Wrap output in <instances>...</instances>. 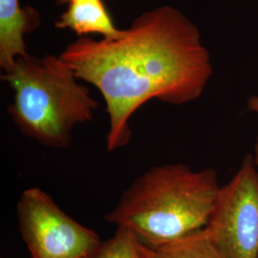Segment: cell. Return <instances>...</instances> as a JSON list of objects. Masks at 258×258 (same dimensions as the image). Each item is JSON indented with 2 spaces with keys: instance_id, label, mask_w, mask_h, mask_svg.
<instances>
[{
  "instance_id": "cell-8",
  "label": "cell",
  "mask_w": 258,
  "mask_h": 258,
  "mask_svg": "<svg viewBox=\"0 0 258 258\" xmlns=\"http://www.w3.org/2000/svg\"><path fill=\"white\" fill-rule=\"evenodd\" d=\"M139 249L142 258H227L205 228L159 247L140 243Z\"/></svg>"
},
{
  "instance_id": "cell-7",
  "label": "cell",
  "mask_w": 258,
  "mask_h": 258,
  "mask_svg": "<svg viewBox=\"0 0 258 258\" xmlns=\"http://www.w3.org/2000/svg\"><path fill=\"white\" fill-rule=\"evenodd\" d=\"M55 27L70 29L79 36L100 34L103 38H114L121 33L115 27L102 0L70 3L55 22Z\"/></svg>"
},
{
  "instance_id": "cell-10",
  "label": "cell",
  "mask_w": 258,
  "mask_h": 258,
  "mask_svg": "<svg viewBox=\"0 0 258 258\" xmlns=\"http://www.w3.org/2000/svg\"><path fill=\"white\" fill-rule=\"evenodd\" d=\"M247 104H248V109L249 111L258 115V95H254V96H251L250 98H249ZM251 155L253 157L254 164L258 168V137L256 138V142L253 147V154H251Z\"/></svg>"
},
{
  "instance_id": "cell-4",
  "label": "cell",
  "mask_w": 258,
  "mask_h": 258,
  "mask_svg": "<svg viewBox=\"0 0 258 258\" xmlns=\"http://www.w3.org/2000/svg\"><path fill=\"white\" fill-rule=\"evenodd\" d=\"M19 232L31 258H89L102 241L69 216L39 187H29L17 205Z\"/></svg>"
},
{
  "instance_id": "cell-1",
  "label": "cell",
  "mask_w": 258,
  "mask_h": 258,
  "mask_svg": "<svg viewBox=\"0 0 258 258\" xmlns=\"http://www.w3.org/2000/svg\"><path fill=\"white\" fill-rule=\"evenodd\" d=\"M59 56L102 94L108 152L127 147L130 118L143 104L154 99L175 105L194 102L213 72L198 28L170 6L142 14L117 37H80Z\"/></svg>"
},
{
  "instance_id": "cell-9",
  "label": "cell",
  "mask_w": 258,
  "mask_h": 258,
  "mask_svg": "<svg viewBox=\"0 0 258 258\" xmlns=\"http://www.w3.org/2000/svg\"><path fill=\"white\" fill-rule=\"evenodd\" d=\"M140 242L131 231L117 228L109 239L102 245L89 258H142L139 249Z\"/></svg>"
},
{
  "instance_id": "cell-3",
  "label": "cell",
  "mask_w": 258,
  "mask_h": 258,
  "mask_svg": "<svg viewBox=\"0 0 258 258\" xmlns=\"http://www.w3.org/2000/svg\"><path fill=\"white\" fill-rule=\"evenodd\" d=\"M2 80L14 91L7 109L13 122L26 137L47 148H67L73 130L91 121L99 107L60 56H19Z\"/></svg>"
},
{
  "instance_id": "cell-5",
  "label": "cell",
  "mask_w": 258,
  "mask_h": 258,
  "mask_svg": "<svg viewBox=\"0 0 258 258\" xmlns=\"http://www.w3.org/2000/svg\"><path fill=\"white\" fill-rule=\"evenodd\" d=\"M205 230L226 257L258 258V168L251 154L221 185Z\"/></svg>"
},
{
  "instance_id": "cell-6",
  "label": "cell",
  "mask_w": 258,
  "mask_h": 258,
  "mask_svg": "<svg viewBox=\"0 0 258 258\" xmlns=\"http://www.w3.org/2000/svg\"><path fill=\"white\" fill-rule=\"evenodd\" d=\"M39 22L37 11L22 8L20 0H0V66L4 72L19 56L28 55L24 36L35 31Z\"/></svg>"
},
{
  "instance_id": "cell-11",
  "label": "cell",
  "mask_w": 258,
  "mask_h": 258,
  "mask_svg": "<svg viewBox=\"0 0 258 258\" xmlns=\"http://www.w3.org/2000/svg\"><path fill=\"white\" fill-rule=\"evenodd\" d=\"M60 2H63V3H74V2H85V1H94V0H59Z\"/></svg>"
},
{
  "instance_id": "cell-2",
  "label": "cell",
  "mask_w": 258,
  "mask_h": 258,
  "mask_svg": "<svg viewBox=\"0 0 258 258\" xmlns=\"http://www.w3.org/2000/svg\"><path fill=\"white\" fill-rule=\"evenodd\" d=\"M220 187L212 167L154 166L133 181L104 219L141 244L159 247L206 228Z\"/></svg>"
}]
</instances>
